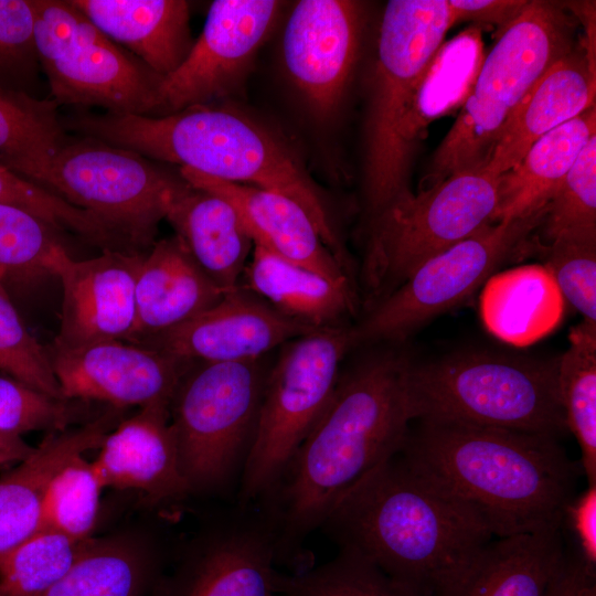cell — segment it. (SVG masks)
I'll list each match as a JSON object with an SVG mask.
<instances>
[{
	"label": "cell",
	"instance_id": "bcb514c9",
	"mask_svg": "<svg viewBox=\"0 0 596 596\" xmlns=\"http://www.w3.org/2000/svg\"><path fill=\"white\" fill-rule=\"evenodd\" d=\"M520 0H448L456 22L472 21L496 28L501 33L526 7Z\"/></svg>",
	"mask_w": 596,
	"mask_h": 596
},
{
	"label": "cell",
	"instance_id": "b9f144b4",
	"mask_svg": "<svg viewBox=\"0 0 596 596\" xmlns=\"http://www.w3.org/2000/svg\"><path fill=\"white\" fill-rule=\"evenodd\" d=\"M74 412L66 400L50 396L14 377L0 374V432L19 436L68 428Z\"/></svg>",
	"mask_w": 596,
	"mask_h": 596
},
{
	"label": "cell",
	"instance_id": "4316f807",
	"mask_svg": "<svg viewBox=\"0 0 596 596\" xmlns=\"http://www.w3.org/2000/svg\"><path fill=\"white\" fill-rule=\"evenodd\" d=\"M246 290L312 329L339 326L355 310L351 280H337L254 246L242 276Z\"/></svg>",
	"mask_w": 596,
	"mask_h": 596
},
{
	"label": "cell",
	"instance_id": "f6af8a7d",
	"mask_svg": "<svg viewBox=\"0 0 596 596\" xmlns=\"http://www.w3.org/2000/svg\"><path fill=\"white\" fill-rule=\"evenodd\" d=\"M567 521L578 545V556L596 572V485L576 494L566 507L563 522Z\"/></svg>",
	"mask_w": 596,
	"mask_h": 596
},
{
	"label": "cell",
	"instance_id": "d590c367",
	"mask_svg": "<svg viewBox=\"0 0 596 596\" xmlns=\"http://www.w3.org/2000/svg\"><path fill=\"white\" fill-rule=\"evenodd\" d=\"M276 594L287 596H412L366 558L339 549L330 561L292 573L275 574Z\"/></svg>",
	"mask_w": 596,
	"mask_h": 596
},
{
	"label": "cell",
	"instance_id": "3957f363",
	"mask_svg": "<svg viewBox=\"0 0 596 596\" xmlns=\"http://www.w3.org/2000/svg\"><path fill=\"white\" fill-rule=\"evenodd\" d=\"M320 529L412 596H444L494 539L397 453L344 491Z\"/></svg>",
	"mask_w": 596,
	"mask_h": 596
},
{
	"label": "cell",
	"instance_id": "7a4b0ae2",
	"mask_svg": "<svg viewBox=\"0 0 596 596\" xmlns=\"http://www.w3.org/2000/svg\"><path fill=\"white\" fill-rule=\"evenodd\" d=\"M418 423L397 454L494 539L563 525L582 467L556 436Z\"/></svg>",
	"mask_w": 596,
	"mask_h": 596
},
{
	"label": "cell",
	"instance_id": "f35d334b",
	"mask_svg": "<svg viewBox=\"0 0 596 596\" xmlns=\"http://www.w3.org/2000/svg\"><path fill=\"white\" fill-rule=\"evenodd\" d=\"M102 489L93 464L83 455L75 456L47 483L39 530L57 532L75 540L91 538Z\"/></svg>",
	"mask_w": 596,
	"mask_h": 596
},
{
	"label": "cell",
	"instance_id": "4fadbf2b",
	"mask_svg": "<svg viewBox=\"0 0 596 596\" xmlns=\"http://www.w3.org/2000/svg\"><path fill=\"white\" fill-rule=\"evenodd\" d=\"M543 214L544 209L523 219L489 223L427 259L350 329L352 347L404 339L464 302L526 244Z\"/></svg>",
	"mask_w": 596,
	"mask_h": 596
},
{
	"label": "cell",
	"instance_id": "5bb4252c",
	"mask_svg": "<svg viewBox=\"0 0 596 596\" xmlns=\"http://www.w3.org/2000/svg\"><path fill=\"white\" fill-rule=\"evenodd\" d=\"M283 3L216 0L203 30L180 66L162 77L152 116L209 105L242 84Z\"/></svg>",
	"mask_w": 596,
	"mask_h": 596
},
{
	"label": "cell",
	"instance_id": "52a82bcc",
	"mask_svg": "<svg viewBox=\"0 0 596 596\" xmlns=\"http://www.w3.org/2000/svg\"><path fill=\"white\" fill-rule=\"evenodd\" d=\"M578 44L563 6L529 1L483 57L460 113L433 156L426 187L485 169L510 115L562 56Z\"/></svg>",
	"mask_w": 596,
	"mask_h": 596
},
{
	"label": "cell",
	"instance_id": "ac0fdd59",
	"mask_svg": "<svg viewBox=\"0 0 596 596\" xmlns=\"http://www.w3.org/2000/svg\"><path fill=\"white\" fill-rule=\"evenodd\" d=\"M312 330L238 288L183 323L137 344L190 362H249Z\"/></svg>",
	"mask_w": 596,
	"mask_h": 596
},
{
	"label": "cell",
	"instance_id": "f546056e",
	"mask_svg": "<svg viewBox=\"0 0 596 596\" xmlns=\"http://www.w3.org/2000/svg\"><path fill=\"white\" fill-rule=\"evenodd\" d=\"M564 298L550 272L539 264L494 273L480 295V316L499 340L525 347L560 323Z\"/></svg>",
	"mask_w": 596,
	"mask_h": 596
},
{
	"label": "cell",
	"instance_id": "e0dca14e",
	"mask_svg": "<svg viewBox=\"0 0 596 596\" xmlns=\"http://www.w3.org/2000/svg\"><path fill=\"white\" fill-rule=\"evenodd\" d=\"M359 2L301 0L283 35V60L290 81L319 118L331 117L349 85L360 46Z\"/></svg>",
	"mask_w": 596,
	"mask_h": 596
},
{
	"label": "cell",
	"instance_id": "603a6c76",
	"mask_svg": "<svg viewBox=\"0 0 596 596\" xmlns=\"http://www.w3.org/2000/svg\"><path fill=\"white\" fill-rule=\"evenodd\" d=\"M224 294L177 236L153 243L138 270L136 321L128 342L141 343L183 323Z\"/></svg>",
	"mask_w": 596,
	"mask_h": 596
},
{
	"label": "cell",
	"instance_id": "ba28073f",
	"mask_svg": "<svg viewBox=\"0 0 596 596\" xmlns=\"http://www.w3.org/2000/svg\"><path fill=\"white\" fill-rule=\"evenodd\" d=\"M352 347L350 329L318 328L284 344L267 372L253 444L235 502L264 501L328 407Z\"/></svg>",
	"mask_w": 596,
	"mask_h": 596
},
{
	"label": "cell",
	"instance_id": "60d3db41",
	"mask_svg": "<svg viewBox=\"0 0 596 596\" xmlns=\"http://www.w3.org/2000/svg\"><path fill=\"white\" fill-rule=\"evenodd\" d=\"M0 278V371L50 396L62 398L47 349L26 329Z\"/></svg>",
	"mask_w": 596,
	"mask_h": 596
},
{
	"label": "cell",
	"instance_id": "7c38bea8",
	"mask_svg": "<svg viewBox=\"0 0 596 596\" xmlns=\"http://www.w3.org/2000/svg\"><path fill=\"white\" fill-rule=\"evenodd\" d=\"M182 181L131 150L68 136L50 163L44 189L96 215L141 252L153 245Z\"/></svg>",
	"mask_w": 596,
	"mask_h": 596
},
{
	"label": "cell",
	"instance_id": "681fc988",
	"mask_svg": "<svg viewBox=\"0 0 596 596\" xmlns=\"http://www.w3.org/2000/svg\"><path fill=\"white\" fill-rule=\"evenodd\" d=\"M277 596H287V595H279V594H277Z\"/></svg>",
	"mask_w": 596,
	"mask_h": 596
},
{
	"label": "cell",
	"instance_id": "9a60e30c",
	"mask_svg": "<svg viewBox=\"0 0 596 596\" xmlns=\"http://www.w3.org/2000/svg\"><path fill=\"white\" fill-rule=\"evenodd\" d=\"M274 522L260 504L235 503L158 596H277Z\"/></svg>",
	"mask_w": 596,
	"mask_h": 596
},
{
	"label": "cell",
	"instance_id": "e575fe53",
	"mask_svg": "<svg viewBox=\"0 0 596 596\" xmlns=\"http://www.w3.org/2000/svg\"><path fill=\"white\" fill-rule=\"evenodd\" d=\"M94 539L39 530L0 552V595L38 596L58 582Z\"/></svg>",
	"mask_w": 596,
	"mask_h": 596
},
{
	"label": "cell",
	"instance_id": "8992f818",
	"mask_svg": "<svg viewBox=\"0 0 596 596\" xmlns=\"http://www.w3.org/2000/svg\"><path fill=\"white\" fill-rule=\"evenodd\" d=\"M456 23L448 0H391L377 39L365 128L364 193L370 221L404 193L418 138L414 103Z\"/></svg>",
	"mask_w": 596,
	"mask_h": 596
},
{
	"label": "cell",
	"instance_id": "cb8c5ba5",
	"mask_svg": "<svg viewBox=\"0 0 596 596\" xmlns=\"http://www.w3.org/2000/svg\"><path fill=\"white\" fill-rule=\"evenodd\" d=\"M164 219L214 284L224 292L241 288L254 243L228 201L183 179L170 199Z\"/></svg>",
	"mask_w": 596,
	"mask_h": 596
},
{
	"label": "cell",
	"instance_id": "836d02e7",
	"mask_svg": "<svg viewBox=\"0 0 596 596\" xmlns=\"http://www.w3.org/2000/svg\"><path fill=\"white\" fill-rule=\"evenodd\" d=\"M480 26H471L444 42L418 87L414 130L419 139L434 119L462 105L485 57Z\"/></svg>",
	"mask_w": 596,
	"mask_h": 596
},
{
	"label": "cell",
	"instance_id": "7dc6e473",
	"mask_svg": "<svg viewBox=\"0 0 596 596\" xmlns=\"http://www.w3.org/2000/svg\"><path fill=\"white\" fill-rule=\"evenodd\" d=\"M544 596H596V572L589 570L578 555L566 553Z\"/></svg>",
	"mask_w": 596,
	"mask_h": 596
},
{
	"label": "cell",
	"instance_id": "44dd1931",
	"mask_svg": "<svg viewBox=\"0 0 596 596\" xmlns=\"http://www.w3.org/2000/svg\"><path fill=\"white\" fill-rule=\"evenodd\" d=\"M180 175L192 187L215 193L238 212L254 246L337 280L349 273L323 243L305 209L265 189L212 178L187 168Z\"/></svg>",
	"mask_w": 596,
	"mask_h": 596
},
{
	"label": "cell",
	"instance_id": "7402d4cb",
	"mask_svg": "<svg viewBox=\"0 0 596 596\" xmlns=\"http://www.w3.org/2000/svg\"><path fill=\"white\" fill-rule=\"evenodd\" d=\"M596 70L584 46L557 60L525 94L505 123L485 171L499 177L513 168L542 136L595 107Z\"/></svg>",
	"mask_w": 596,
	"mask_h": 596
},
{
	"label": "cell",
	"instance_id": "277c9868",
	"mask_svg": "<svg viewBox=\"0 0 596 596\" xmlns=\"http://www.w3.org/2000/svg\"><path fill=\"white\" fill-rule=\"evenodd\" d=\"M61 123L67 134L296 201L309 214L329 251L349 268L322 191L288 145L247 115L209 104L163 116L79 110L61 117Z\"/></svg>",
	"mask_w": 596,
	"mask_h": 596
},
{
	"label": "cell",
	"instance_id": "74e56055",
	"mask_svg": "<svg viewBox=\"0 0 596 596\" xmlns=\"http://www.w3.org/2000/svg\"><path fill=\"white\" fill-rule=\"evenodd\" d=\"M68 257L55 230L24 210L0 203V278L56 276Z\"/></svg>",
	"mask_w": 596,
	"mask_h": 596
},
{
	"label": "cell",
	"instance_id": "7bdbcfd3",
	"mask_svg": "<svg viewBox=\"0 0 596 596\" xmlns=\"http://www.w3.org/2000/svg\"><path fill=\"white\" fill-rule=\"evenodd\" d=\"M544 263L564 300L583 321L596 324V242H554L542 246Z\"/></svg>",
	"mask_w": 596,
	"mask_h": 596
},
{
	"label": "cell",
	"instance_id": "4dcf8cb0",
	"mask_svg": "<svg viewBox=\"0 0 596 596\" xmlns=\"http://www.w3.org/2000/svg\"><path fill=\"white\" fill-rule=\"evenodd\" d=\"M58 105L0 86V163L44 188L50 163L67 139Z\"/></svg>",
	"mask_w": 596,
	"mask_h": 596
},
{
	"label": "cell",
	"instance_id": "8d00e7d4",
	"mask_svg": "<svg viewBox=\"0 0 596 596\" xmlns=\"http://www.w3.org/2000/svg\"><path fill=\"white\" fill-rule=\"evenodd\" d=\"M0 203L24 210L58 232H71L103 251H132L129 242L96 215L61 199L0 163Z\"/></svg>",
	"mask_w": 596,
	"mask_h": 596
},
{
	"label": "cell",
	"instance_id": "484cf974",
	"mask_svg": "<svg viewBox=\"0 0 596 596\" xmlns=\"http://www.w3.org/2000/svg\"><path fill=\"white\" fill-rule=\"evenodd\" d=\"M113 42L164 77L188 56L194 40L183 0H71Z\"/></svg>",
	"mask_w": 596,
	"mask_h": 596
},
{
	"label": "cell",
	"instance_id": "83f0119b",
	"mask_svg": "<svg viewBox=\"0 0 596 596\" xmlns=\"http://www.w3.org/2000/svg\"><path fill=\"white\" fill-rule=\"evenodd\" d=\"M561 529L492 539L444 596H544L566 554Z\"/></svg>",
	"mask_w": 596,
	"mask_h": 596
},
{
	"label": "cell",
	"instance_id": "f1b7e54d",
	"mask_svg": "<svg viewBox=\"0 0 596 596\" xmlns=\"http://www.w3.org/2000/svg\"><path fill=\"white\" fill-rule=\"evenodd\" d=\"M595 135L596 108L592 107L536 140L513 168L499 175L492 222H509L542 211Z\"/></svg>",
	"mask_w": 596,
	"mask_h": 596
},
{
	"label": "cell",
	"instance_id": "ffe728a7",
	"mask_svg": "<svg viewBox=\"0 0 596 596\" xmlns=\"http://www.w3.org/2000/svg\"><path fill=\"white\" fill-rule=\"evenodd\" d=\"M99 449L92 464L103 488L136 489L156 502L191 493L180 466L169 403L149 404L119 422Z\"/></svg>",
	"mask_w": 596,
	"mask_h": 596
},
{
	"label": "cell",
	"instance_id": "30bf717a",
	"mask_svg": "<svg viewBox=\"0 0 596 596\" xmlns=\"http://www.w3.org/2000/svg\"><path fill=\"white\" fill-rule=\"evenodd\" d=\"M498 184L483 169L461 171L402 194L371 220L361 269L366 300L376 304L427 259L492 223Z\"/></svg>",
	"mask_w": 596,
	"mask_h": 596
},
{
	"label": "cell",
	"instance_id": "2e32d148",
	"mask_svg": "<svg viewBox=\"0 0 596 596\" xmlns=\"http://www.w3.org/2000/svg\"><path fill=\"white\" fill-rule=\"evenodd\" d=\"M47 353L62 397L98 401L116 409L171 403L193 362L137 343L111 340Z\"/></svg>",
	"mask_w": 596,
	"mask_h": 596
},
{
	"label": "cell",
	"instance_id": "ab89813d",
	"mask_svg": "<svg viewBox=\"0 0 596 596\" xmlns=\"http://www.w3.org/2000/svg\"><path fill=\"white\" fill-rule=\"evenodd\" d=\"M539 226L547 244L596 242V135L545 205Z\"/></svg>",
	"mask_w": 596,
	"mask_h": 596
},
{
	"label": "cell",
	"instance_id": "5b68a950",
	"mask_svg": "<svg viewBox=\"0 0 596 596\" xmlns=\"http://www.w3.org/2000/svg\"><path fill=\"white\" fill-rule=\"evenodd\" d=\"M407 395L413 422L456 423L558 437L567 430L558 358L461 351L411 361Z\"/></svg>",
	"mask_w": 596,
	"mask_h": 596
},
{
	"label": "cell",
	"instance_id": "ee69618b",
	"mask_svg": "<svg viewBox=\"0 0 596 596\" xmlns=\"http://www.w3.org/2000/svg\"><path fill=\"white\" fill-rule=\"evenodd\" d=\"M40 70L32 0H0V86L30 84Z\"/></svg>",
	"mask_w": 596,
	"mask_h": 596
},
{
	"label": "cell",
	"instance_id": "9c48e42d",
	"mask_svg": "<svg viewBox=\"0 0 596 596\" xmlns=\"http://www.w3.org/2000/svg\"><path fill=\"white\" fill-rule=\"evenodd\" d=\"M267 372L260 360L193 362L170 403V425L191 492H237Z\"/></svg>",
	"mask_w": 596,
	"mask_h": 596
},
{
	"label": "cell",
	"instance_id": "d6a6232c",
	"mask_svg": "<svg viewBox=\"0 0 596 596\" xmlns=\"http://www.w3.org/2000/svg\"><path fill=\"white\" fill-rule=\"evenodd\" d=\"M150 561L132 547L93 540L73 567L38 596H143Z\"/></svg>",
	"mask_w": 596,
	"mask_h": 596
},
{
	"label": "cell",
	"instance_id": "6da1fadb",
	"mask_svg": "<svg viewBox=\"0 0 596 596\" xmlns=\"http://www.w3.org/2000/svg\"><path fill=\"white\" fill-rule=\"evenodd\" d=\"M409 364L384 352L340 375L328 407L259 503L276 529L278 563L299 556L342 493L402 448L413 422Z\"/></svg>",
	"mask_w": 596,
	"mask_h": 596
},
{
	"label": "cell",
	"instance_id": "c3c4849f",
	"mask_svg": "<svg viewBox=\"0 0 596 596\" xmlns=\"http://www.w3.org/2000/svg\"><path fill=\"white\" fill-rule=\"evenodd\" d=\"M34 447L21 437L0 432V467L17 465L28 458Z\"/></svg>",
	"mask_w": 596,
	"mask_h": 596
},
{
	"label": "cell",
	"instance_id": "d4e9b609",
	"mask_svg": "<svg viewBox=\"0 0 596 596\" xmlns=\"http://www.w3.org/2000/svg\"><path fill=\"white\" fill-rule=\"evenodd\" d=\"M117 418V412H107L78 428L51 432L28 458L0 477V552L39 530L42 499L52 477L75 456L99 448Z\"/></svg>",
	"mask_w": 596,
	"mask_h": 596
},
{
	"label": "cell",
	"instance_id": "1f68e13d",
	"mask_svg": "<svg viewBox=\"0 0 596 596\" xmlns=\"http://www.w3.org/2000/svg\"><path fill=\"white\" fill-rule=\"evenodd\" d=\"M558 387L566 427L581 450L588 485H596V324L582 321L558 358Z\"/></svg>",
	"mask_w": 596,
	"mask_h": 596
},
{
	"label": "cell",
	"instance_id": "8fae6325",
	"mask_svg": "<svg viewBox=\"0 0 596 596\" xmlns=\"http://www.w3.org/2000/svg\"><path fill=\"white\" fill-rule=\"evenodd\" d=\"M32 2L41 70L58 106L152 116L162 76L120 49L71 0Z\"/></svg>",
	"mask_w": 596,
	"mask_h": 596
},
{
	"label": "cell",
	"instance_id": "d6986e66",
	"mask_svg": "<svg viewBox=\"0 0 596 596\" xmlns=\"http://www.w3.org/2000/svg\"><path fill=\"white\" fill-rule=\"evenodd\" d=\"M143 255L105 249L84 260L70 256L56 275L63 287V302L60 330L52 344L77 348L128 341L135 328V287Z\"/></svg>",
	"mask_w": 596,
	"mask_h": 596
},
{
	"label": "cell",
	"instance_id": "f907efd6",
	"mask_svg": "<svg viewBox=\"0 0 596 596\" xmlns=\"http://www.w3.org/2000/svg\"><path fill=\"white\" fill-rule=\"evenodd\" d=\"M1 596V595H0Z\"/></svg>",
	"mask_w": 596,
	"mask_h": 596
}]
</instances>
